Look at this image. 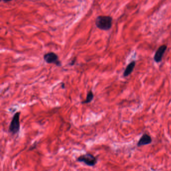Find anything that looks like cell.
Returning <instances> with one entry per match:
<instances>
[{
	"label": "cell",
	"mask_w": 171,
	"mask_h": 171,
	"mask_svg": "<svg viewBox=\"0 0 171 171\" xmlns=\"http://www.w3.org/2000/svg\"><path fill=\"white\" fill-rule=\"evenodd\" d=\"M21 112H16L13 117L9 125V131L12 135L17 134L20 129V116Z\"/></svg>",
	"instance_id": "obj_3"
},
{
	"label": "cell",
	"mask_w": 171,
	"mask_h": 171,
	"mask_svg": "<svg viewBox=\"0 0 171 171\" xmlns=\"http://www.w3.org/2000/svg\"><path fill=\"white\" fill-rule=\"evenodd\" d=\"M167 46L165 45H164L161 46L158 49L154 56V60L157 63L160 62L162 61L163 57L164 56V54L167 50Z\"/></svg>",
	"instance_id": "obj_5"
},
{
	"label": "cell",
	"mask_w": 171,
	"mask_h": 171,
	"mask_svg": "<svg viewBox=\"0 0 171 171\" xmlns=\"http://www.w3.org/2000/svg\"><path fill=\"white\" fill-rule=\"evenodd\" d=\"M61 87L62 89H64L65 88V85L64 83H63V82L61 83Z\"/></svg>",
	"instance_id": "obj_10"
},
{
	"label": "cell",
	"mask_w": 171,
	"mask_h": 171,
	"mask_svg": "<svg viewBox=\"0 0 171 171\" xmlns=\"http://www.w3.org/2000/svg\"><path fill=\"white\" fill-rule=\"evenodd\" d=\"M112 19L110 16H99L96 18L95 25L98 29L107 31L112 28Z\"/></svg>",
	"instance_id": "obj_1"
},
{
	"label": "cell",
	"mask_w": 171,
	"mask_h": 171,
	"mask_svg": "<svg viewBox=\"0 0 171 171\" xmlns=\"http://www.w3.org/2000/svg\"><path fill=\"white\" fill-rule=\"evenodd\" d=\"M75 59H74L73 60H72V61H71V62H70V64H69V65H73L74 64V63H75Z\"/></svg>",
	"instance_id": "obj_11"
},
{
	"label": "cell",
	"mask_w": 171,
	"mask_h": 171,
	"mask_svg": "<svg viewBox=\"0 0 171 171\" xmlns=\"http://www.w3.org/2000/svg\"><path fill=\"white\" fill-rule=\"evenodd\" d=\"M93 98H94V94H93V91L90 90L87 93L86 100L82 101L81 103L82 104H87V103H90L91 102L93 101Z\"/></svg>",
	"instance_id": "obj_8"
},
{
	"label": "cell",
	"mask_w": 171,
	"mask_h": 171,
	"mask_svg": "<svg viewBox=\"0 0 171 171\" xmlns=\"http://www.w3.org/2000/svg\"><path fill=\"white\" fill-rule=\"evenodd\" d=\"M152 142V138L148 134H143L141 138H140L139 141H138L137 146L138 147H140L145 145H149Z\"/></svg>",
	"instance_id": "obj_6"
},
{
	"label": "cell",
	"mask_w": 171,
	"mask_h": 171,
	"mask_svg": "<svg viewBox=\"0 0 171 171\" xmlns=\"http://www.w3.org/2000/svg\"><path fill=\"white\" fill-rule=\"evenodd\" d=\"M37 143H34V145H33L32 146H31V147H30V148H29V150H34V148H36V147H37Z\"/></svg>",
	"instance_id": "obj_9"
},
{
	"label": "cell",
	"mask_w": 171,
	"mask_h": 171,
	"mask_svg": "<svg viewBox=\"0 0 171 171\" xmlns=\"http://www.w3.org/2000/svg\"><path fill=\"white\" fill-rule=\"evenodd\" d=\"M44 60L48 64H54L57 66H61V61L57 55L54 52L47 53L43 56Z\"/></svg>",
	"instance_id": "obj_4"
},
{
	"label": "cell",
	"mask_w": 171,
	"mask_h": 171,
	"mask_svg": "<svg viewBox=\"0 0 171 171\" xmlns=\"http://www.w3.org/2000/svg\"><path fill=\"white\" fill-rule=\"evenodd\" d=\"M135 66H136V62L135 61H132L131 62L129 63V64L128 65L127 67H126V69L124 70V74H123L124 76V77H127L128 76H129L132 73V72L133 71Z\"/></svg>",
	"instance_id": "obj_7"
},
{
	"label": "cell",
	"mask_w": 171,
	"mask_h": 171,
	"mask_svg": "<svg viewBox=\"0 0 171 171\" xmlns=\"http://www.w3.org/2000/svg\"><path fill=\"white\" fill-rule=\"evenodd\" d=\"M13 0H3L4 3H7V2H10V1H12Z\"/></svg>",
	"instance_id": "obj_12"
},
{
	"label": "cell",
	"mask_w": 171,
	"mask_h": 171,
	"mask_svg": "<svg viewBox=\"0 0 171 171\" xmlns=\"http://www.w3.org/2000/svg\"><path fill=\"white\" fill-rule=\"evenodd\" d=\"M78 162L83 163L89 167H94L98 163V159L93 154L87 153L79 156L76 159Z\"/></svg>",
	"instance_id": "obj_2"
}]
</instances>
